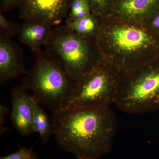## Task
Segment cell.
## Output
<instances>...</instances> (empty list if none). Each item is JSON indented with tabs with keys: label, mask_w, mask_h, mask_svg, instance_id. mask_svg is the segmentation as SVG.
<instances>
[{
	"label": "cell",
	"mask_w": 159,
	"mask_h": 159,
	"mask_svg": "<svg viewBox=\"0 0 159 159\" xmlns=\"http://www.w3.org/2000/svg\"><path fill=\"white\" fill-rule=\"evenodd\" d=\"M73 0H23L18 7L19 16L56 26L67 18Z\"/></svg>",
	"instance_id": "cell-7"
},
{
	"label": "cell",
	"mask_w": 159,
	"mask_h": 159,
	"mask_svg": "<svg viewBox=\"0 0 159 159\" xmlns=\"http://www.w3.org/2000/svg\"><path fill=\"white\" fill-rule=\"evenodd\" d=\"M114 1H119V0H114Z\"/></svg>",
	"instance_id": "cell-21"
},
{
	"label": "cell",
	"mask_w": 159,
	"mask_h": 159,
	"mask_svg": "<svg viewBox=\"0 0 159 159\" xmlns=\"http://www.w3.org/2000/svg\"><path fill=\"white\" fill-rule=\"evenodd\" d=\"M11 119L18 132L29 136L34 132L33 119L36 104L32 94L21 86L16 87L11 91Z\"/></svg>",
	"instance_id": "cell-8"
},
{
	"label": "cell",
	"mask_w": 159,
	"mask_h": 159,
	"mask_svg": "<svg viewBox=\"0 0 159 159\" xmlns=\"http://www.w3.org/2000/svg\"><path fill=\"white\" fill-rule=\"evenodd\" d=\"M20 27L18 24L9 20L0 11V34L11 38L18 34Z\"/></svg>",
	"instance_id": "cell-16"
},
{
	"label": "cell",
	"mask_w": 159,
	"mask_h": 159,
	"mask_svg": "<svg viewBox=\"0 0 159 159\" xmlns=\"http://www.w3.org/2000/svg\"><path fill=\"white\" fill-rule=\"evenodd\" d=\"M25 75L21 86L36 102L52 112L67 107L75 81L54 53L46 48Z\"/></svg>",
	"instance_id": "cell-3"
},
{
	"label": "cell",
	"mask_w": 159,
	"mask_h": 159,
	"mask_svg": "<svg viewBox=\"0 0 159 159\" xmlns=\"http://www.w3.org/2000/svg\"><path fill=\"white\" fill-rule=\"evenodd\" d=\"M24 51L11 38L0 34V84L27 73Z\"/></svg>",
	"instance_id": "cell-9"
},
{
	"label": "cell",
	"mask_w": 159,
	"mask_h": 159,
	"mask_svg": "<svg viewBox=\"0 0 159 159\" xmlns=\"http://www.w3.org/2000/svg\"><path fill=\"white\" fill-rule=\"evenodd\" d=\"M57 144L79 159H97L110 152L117 130L109 107H68L53 113Z\"/></svg>",
	"instance_id": "cell-1"
},
{
	"label": "cell",
	"mask_w": 159,
	"mask_h": 159,
	"mask_svg": "<svg viewBox=\"0 0 159 159\" xmlns=\"http://www.w3.org/2000/svg\"><path fill=\"white\" fill-rule=\"evenodd\" d=\"M96 41L102 59L129 73L159 57V37L142 26L110 15L100 17Z\"/></svg>",
	"instance_id": "cell-2"
},
{
	"label": "cell",
	"mask_w": 159,
	"mask_h": 159,
	"mask_svg": "<svg viewBox=\"0 0 159 159\" xmlns=\"http://www.w3.org/2000/svg\"><path fill=\"white\" fill-rule=\"evenodd\" d=\"M91 12L99 17L109 16L111 14L114 0H88Z\"/></svg>",
	"instance_id": "cell-15"
},
{
	"label": "cell",
	"mask_w": 159,
	"mask_h": 159,
	"mask_svg": "<svg viewBox=\"0 0 159 159\" xmlns=\"http://www.w3.org/2000/svg\"><path fill=\"white\" fill-rule=\"evenodd\" d=\"M143 27L154 35L159 37V9Z\"/></svg>",
	"instance_id": "cell-18"
},
{
	"label": "cell",
	"mask_w": 159,
	"mask_h": 159,
	"mask_svg": "<svg viewBox=\"0 0 159 159\" xmlns=\"http://www.w3.org/2000/svg\"><path fill=\"white\" fill-rule=\"evenodd\" d=\"M114 104L129 114L159 111V57L121 75Z\"/></svg>",
	"instance_id": "cell-4"
},
{
	"label": "cell",
	"mask_w": 159,
	"mask_h": 159,
	"mask_svg": "<svg viewBox=\"0 0 159 159\" xmlns=\"http://www.w3.org/2000/svg\"><path fill=\"white\" fill-rule=\"evenodd\" d=\"M33 127L34 132L39 135L44 145L47 143L51 135L54 134L52 122L43 107L38 102L34 110Z\"/></svg>",
	"instance_id": "cell-13"
},
{
	"label": "cell",
	"mask_w": 159,
	"mask_h": 159,
	"mask_svg": "<svg viewBox=\"0 0 159 159\" xmlns=\"http://www.w3.org/2000/svg\"><path fill=\"white\" fill-rule=\"evenodd\" d=\"M45 47L59 57L67 73L75 81L103 60L96 39L80 36L66 25L53 29Z\"/></svg>",
	"instance_id": "cell-5"
},
{
	"label": "cell",
	"mask_w": 159,
	"mask_h": 159,
	"mask_svg": "<svg viewBox=\"0 0 159 159\" xmlns=\"http://www.w3.org/2000/svg\"><path fill=\"white\" fill-rule=\"evenodd\" d=\"M23 0H0V11L6 12L18 8Z\"/></svg>",
	"instance_id": "cell-20"
},
{
	"label": "cell",
	"mask_w": 159,
	"mask_h": 159,
	"mask_svg": "<svg viewBox=\"0 0 159 159\" xmlns=\"http://www.w3.org/2000/svg\"><path fill=\"white\" fill-rule=\"evenodd\" d=\"M91 13V8L88 0H73L66 20L80 19Z\"/></svg>",
	"instance_id": "cell-14"
},
{
	"label": "cell",
	"mask_w": 159,
	"mask_h": 159,
	"mask_svg": "<svg viewBox=\"0 0 159 159\" xmlns=\"http://www.w3.org/2000/svg\"><path fill=\"white\" fill-rule=\"evenodd\" d=\"M159 9V0L114 1L111 15L144 27Z\"/></svg>",
	"instance_id": "cell-10"
},
{
	"label": "cell",
	"mask_w": 159,
	"mask_h": 159,
	"mask_svg": "<svg viewBox=\"0 0 159 159\" xmlns=\"http://www.w3.org/2000/svg\"><path fill=\"white\" fill-rule=\"evenodd\" d=\"M11 108L8 106H6L0 104V134L1 135L8 131V128L5 126L7 116L10 111Z\"/></svg>",
	"instance_id": "cell-19"
},
{
	"label": "cell",
	"mask_w": 159,
	"mask_h": 159,
	"mask_svg": "<svg viewBox=\"0 0 159 159\" xmlns=\"http://www.w3.org/2000/svg\"><path fill=\"white\" fill-rule=\"evenodd\" d=\"M52 26L46 23L25 20L20 26L18 37L22 43L28 46L35 55L40 54L52 34Z\"/></svg>",
	"instance_id": "cell-11"
},
{
	"label": "cell",
	"mask_w": 159,
	"mask_h": 159,
	"mask_svg": "<svg viewBox=\"0 0 159 159\" xmlns=\"http://www.w3.org/2000/svg\"><path fill=\"white\" fill-rule=\"evenodd\" d=\"M121 75L116 68L102 60L75 81L67 107H109L115 102Z\"/></svg>",
	"instance_id": "cell-6"
},
{
	"label": "cell",
	"mask_w": 159,
	"mask_h": 159,
	"mask_svg": "<svg viewBox=\"0 0 159 159\" xmlns=\"http://www.w3.org/2000/svg\"><path fill=\"white\" fill-rule=\"evenodd\" d=\"M0 159H38V158L31 148H22L9 155L1 157Z\"/></svg>",
	"instance_id": "cell-17"
},
{
	"label": "cell",
	"mask_w": 159,
	"mask_h": 159,
	"mask_svg": "<svg viewBox=\"0 0 159 159\" xmlns=\"http://www.w3.org/2000/svg\"><path fill=\"white\" fill-rule=\"evenodd\" d=\"M66 25L82 37L97 39L100 26V18L93 13L85 17L74 20H66Z\"/></svg>",
	"instance_id": "cell-12"
}]
</instances>
